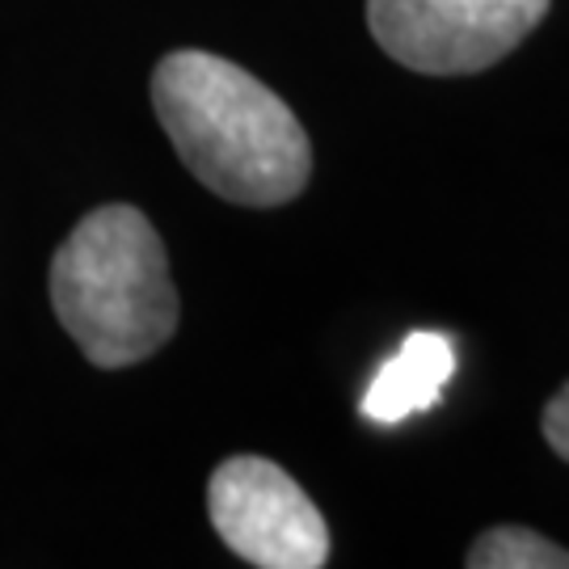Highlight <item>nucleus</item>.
<instances>
[{
    "instance_id": "1",
    "label": "nucleus",
    "mask_w": 569,
    "mask_h": 569,
    "mask_svg": "<svg viewBox=\"0 0 569 569\" xmlns=\"http://www.w3.org/2000/svg\"><path fill=\"white\" fill-rule=\"evenodd\" d=\"M152 106L182 164L228 203H291L312 173V143L291 106L224 56L173 51L152 72Z\"/></svg>"
},
{
    "instance_id": "2",
    "label": "nucleus",
    "mask_w": 569,
    "mask_h": 569,
    "mask_svg": "<svg viewBox=\"0 0 569 569\" xmlns=\"http://www.w3.org/2000/svg\"><path fill=\"white\" fill-rule=\"evenodd\" d=\"M51 305L93 367H131L178 329L161 232L127 203L89 211L51 262Z\"/></svg>"
},
{
    "instance_id": "3",
    "label": "nucleus",
    "mask_w": 569,
    "mask_h": 569,
    "mask_svg": "<svg viewBox=\"0 0 569 569\" xmlns=\"http://www.w3.org/2000/svg\"><path fill=\"white\" fill-rule=\"evenodd\" d=\"M549 0H367V26L397 63L465 77L507 60L545 21Z\"/></svg>"
},
{
    "instance_id": "4",
    "label": "nucleus",
    "mask_w": 569,
    "mask_h": 569,
    "mask_svg": "<svg viewBox=\"0 0 569 569\" xmlns=\"http://www.w3.org/2000/svg\"><path fill=\"white\" fill-rule=\"evenodd\" d=\"M207 510L228 549L262 569H321L329 528L305 489L274 460L232 456L211 472Z\"/></svg>"
},
{
    "instance_id": "5",
    "label": "nucleus",
    "mask_w": 569,
    "mask_h": 569,
    "mask_svg": "<svg viewBox=\"0 0 569 569\" xmlns=\"http://www.w3.org/2000/svg\"><path fill=\"white\" fill-rule=\"evenodd\" d=\"M456 371V346L443 333H409L401 350L388 359L376 380L363 392V418L367 422H406L422 409L439 406L443 388Z\"/></svg>"
},
{
    "instance_id": "6",
    "label": "nucleus",
    "mask_w": 569,
    "mask_h": 569,
    "mask_svg": "<svg viewBox=\"0 0 569 569\" xmlns=\"http://www.w3.org/2000/svg\"><path fill=\"white\" fill-rule=\"evenodd\" d=\"M472 569H569V552L531 528H489L468 549Z\"/></svg>"
},
{
    "instance_id": "7",
    "label": "nucleus",
    "mask_w": 569,
    "mask_h": 569,
    "mask_svg": "<svg viewBox=\"0 0 569 569\" xmlns=\"http://www.w3.org/2000/svg\"><path fill=\"white\" fill-rule=\"evenodd\" d=\"M540 430H545V439H549V448L569 460V385L552 397L549 406H545V418H540Z\"/></svg>"
}]
</instances>
